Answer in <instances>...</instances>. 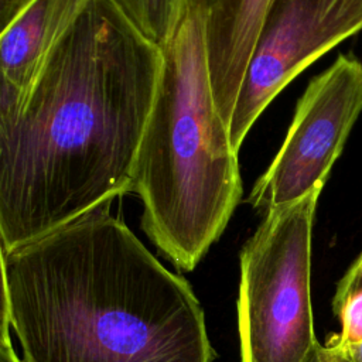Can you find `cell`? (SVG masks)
<instances>
[{"label":"cell","mask_w":362,"mask_h":362,"mask_svg":"<svg viewBox=\"0 0 362 362\" xmlns=\"http://www.w3.org/2000/svg\"><path fill=\"white\" fill-rule=\"evenodd\" d=\"M163 66L110 0H88L0 130L1 252L132 192Z\"/></svg>","instance_id":"1"},{"label":"cell","mask_w":362,"mask_h":362,"mask_svg":"<svg viewBox=\"0 0 362 362\" xmlns=\"http://www.w3.org/2000/svg\"><path fill=\"white\" fill-rule=\"evenodd\" d=\"M105 201L1 252V313L24 362H212L204 310Z\"/></svg>","instance_id":"2"},{"label":"cell","mask_w":362,"mask_h":362,"mask_svg":"<svg viewBox=\"0 0 362 362\" xmlns=\"http://www.w3.org/2000/svg\"><path fill=\"white\" fill-rule=\"evenodd\" d=\"M202 0H187L163 48L154 103L133 167L141 228L177 269L191 272L242 198L238 153L211 82Z\"/></svg>","instance_id":"3"},{"label":"cell","mask_w":362,"mask_h":362,"mask_svg":"<svg viewBox=\"0 0 362 362\" xmlns=\"http://www.w3.org/2000/svg\"><path fill=\"white\" fill-rule=\"evenodd\" d=\"M314 191L272 208L240 250L242 362H304L318 341L311 304Z\"/></svg>","instance_id":"4"},{"label":"cell","mask_w":362,"mask_h":362,"mask_svg":"<svg viewBox=\"0 0 362 362\" xmlns=\"http://www.w3.org/2000/svg\"><path fill=\"white\" fill-rule=\"evenodd\" d=\"M362 112V62L339 54L297 102L287 136L247 202L269 211L321 191Z\"/></svg>","instance_id":"5"},{"label":"cell","mask_w":362,"mask_h":362,"mask_svg":"<svg viewBox=\"0 0 362 362\" xmlns=\"http://www.w3.org/2000/svg\"><path fill=\"white\" fill-rule=\"evenodd\" d=\"M362 31V0H272L262 21L229 139L238 153L269 103L308 65Z\"/></svg>","instance_id":"6"},{"label":"cell","mask_w":362,"mask_h":362,"mask_svg":"<svg viewBox=\"0 0 362 362\" xmlns=\"http://www.w3.org/2000/svg\"><path fill=\"white\" fill-rule=\"evenodd\" d=\"M270 3L272 0H216L206 10L205 41L212 90L228 127Z\"/></svg>","instance_id":"7"},{"label":"cell","mask_w":362,"mask_h":362,"mask_svg":"<svg viewBox=\"0 0 362 362\" xmlns=\"http://www.w3.org/2000/svg\"><path fill=\"white\" fill-rule=\"evenodd\" d=\"M88 0H31L1 31V78L25 96L48 54Z\"/></svg>","instance_id":"8"},{"label":"cell","mask_w":362,"mask_h":362,"mask_svg":"<svg viewBox=\"0 0 362 362\" xmlns=\"http://www.w3.org/2000/svg\"><path fill=\"white\" fill-rule=\"evenodd\" d=\"M150 42L164 48L177 31L187 0H110Z\"/></svg>","instance_id":"9"},{"label":"cell","mask_w":362,"mask_h":362,"mask_svg":"<svg viewBox=\"0 0 362 362\" xmlns=\"http://www.w3.org/2000/svg\"><path fill=\"white\" fill-rule=\"evenodd\" d=\"M339 320L341 329L328 342L338 348H349L362 342V291L348 297L342 304L332 308Z\"/></svg>","instance_id":"10"},{"label":"cell","mask_w":362,"mask_h":362,"mask_svg":"<svg viewBox=\"0 0 362 362\" xmlns=\"http://www.w3.org/2000/svg\"><path fill=\"white\" fill-rule=\"evenodd\" d=\"M359 291H362V252L339 279L332 298V308L338 307L348 297Z\"/></svg>","instance_id":"11"},{"label":"cell","mask_w":362,"mask_h":362,"mask_svg":"<svg viewBox=\"0 0 362 362\" xmlns=\"http://www.w3.org/2000/svg\"><path fill=\"white\" fill-rule=\"evenodd\" d=\"M304 362H351V361L337 346H334L328 341L327 344H321L320 341H317Z\"/></svg>","instance_id":"12"},{"label":"cell","mask_w":362,"mask_h":362,"mask_svg":"<svg viewBox=\"0 0 362 362\" xmlns=\"http://www.w3.org/2000/svg\"><path fill=\"white\" fill-rule=\"evenodd\" d=\"M30 3L31 0H0L1 31L7 28Z\"/></svg>","instance_id":"13"},{"label":"cell","mask_w":362,"mask_h":362,"mask_svg":"<svg viewBox=\"0 0 362 362\" xmlns=\"http://www.w3.org/2000/svg\"><path fill=\"white\" fill-rule=\"evenodd\" d=\"M11 324L1 321V335H0V362H24L20 359L10 338Z\"/></svg>","instance_id":"14"},{"label":"cell","mask_w":362,"mask_h":362,"mask_svg":"<svg viewBox=\"0 0 362 362\" xmlns=\"http://www.w3.org/2000/svg\"><path fill=\"white\" fill-rule=\"evenodd\" d=\"M331 344V342H329ZM334 345V344H332ZM335 346V345H334ZM338 348V346H337ZM351 362H362V342L349 348H338Z\"/></svg>","instance_id":"15"},{"label":"cell","mask_w":362,"mask_h":362,"mask_svg":"<svg viewBox=\"0 0 362 362\" xmlns=\"http://www.w3.org/2000/svg\"><path fill=\"white\" fill-rule=\"evenodd\" d=\"M202 1H204V4H205L206 8H208V7H211L216 0H202Z\"/></svg>","instance_id":"16"}]
</instances>
